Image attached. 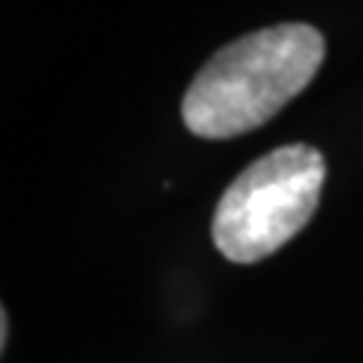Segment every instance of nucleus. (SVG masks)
Wrapping results in <instances>:
<instances>
[{"instance_id": "2", "label": "nucleus", "mask_w": 363, "mask_h": 363, "mask_svg": "<svg viewBox=\"0 0 363 363\" xmlns=\"http://www.w3.org/2000/svg\"><path fill=\"white\" fill-rule=\"evenodd\" d=\"M324 155L291 143L252 161L221 194L212 215V242L233 264H257L291 242L321 200Z\"/></svg>"}, {"instance_id": "3", "label": "nucleus", "mask_w": 363, "mask_h": 363, "mask_svg": "<svg viewBox=\"0 0 363 363\" xmlns=\"http://www.w3.org/2000/svg\"><path fill=\"white\" fill-rule=\"evenodd\" d=\"M0 327H4V333H0V336H4V348H6V339H9V318H6V312H4V321H0Z\"/></svg>"}, {"instance_id": "1", "label": "nucleus", "mask_w": 363, "mask_h": 363, "mask_svg": "<svg viewBox=\"0 0 363 363\" xmlns=\"http://www.w3.org/2000/svg\"><path fill=\"white\" fill-rule=\"evenodd\" d=\"M321 30L285 21L227 43L182 97V121L203 140H230L279 116L324 64Z\"/></svg>"}]
</instances>
